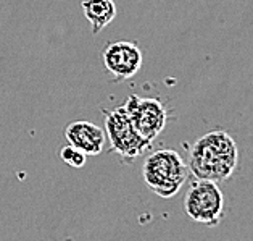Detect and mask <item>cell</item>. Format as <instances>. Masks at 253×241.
Segmentation results:
<instances>
[{
    "instance_id": "obj_4",
    "label": "cell",
    "mask_w": 253,
    "mask_h": 241,
    "mask_svg": "<svg viewBox=\"0 0 253 241\" xmlns=\"http://www.w3.org/2000/svg\"><path fill=\"white\" fill-rule=\"evenodd\" d=\"M184 207L192 220L205 225H216L223 217L224 196L214 181L197 180L190 184Z\"/></svg>"
},
{
    "instance_id": "obj_6",
    "label": "cell",
    "mask_w": 253,
    "mask_h": 241,
    "mask_svg": "<svg viewBox=\"0 0 253 241\" xmlns=\"http://www.w3.org/2000/svg\"><path fill=\"white\" fill-rule=\"evenodd\" d=\"M102 57L105 68L116 81L132 78L142 66V51L134 42L120 41L108 44Z\"/></svg>"
},
{
    "instance_id": "obj_1",
    "label": "cell",
    "mask_w": 253,
    "mask_h": 241,
    "mask_svg": "<svg viewBox=\"0 0 253 241\" xmlns=\"http://www.w3.org/2000/svg\"><path fill=\"white\" fill-rule=\"evenodd\" d=\"M239 162V151L234 138L223 131L214 129L197 139L189 156L187 169L197 180L223 181L236 170Z\"/></svg>"
},
{
    "instance_id": "obj_9",
    "label": "cell",
    "mask_w": 253,
    "mask_h": 241,
    "mask_svg": "<svg viewBox=\"0 0 253 241\" xmlns=\"http://www.w3.org/2000/svg\"><path fill=\"white\" fill-rule=\"evenodd\" d=\"M60 157L66 165L73 167V169H81V167H84V164H85V159H87V156H85L83 151L76 149V147H73L71 144L61 147Z\"/></svg>"
},
{
    "instance_id": "obj_8",
    "label": "cell",
    "mask_w": 253,
    "mask_h": 241,
    "mask_svg": "<svg viewBox=\"0 0 253 241\" xmlns=\"http://www.w3.org/2000/svg\"><path fill=\"white\" fill-rule=\"evenodd\" d=\"M81 7L84 16L90 23L92 34L100 33L116 16V5L113 0H83Z\"/></svg>"
},
{
    "instance_id": "obj_3",
    "label": "cell",
    "mask_w": 253,
    "mask_h": 241,
    "mask_svg": "<svg viewBox=\"0 0 253 241\" xmlns=\"http://www.w3.org/2000/svg\"><path fill=\"white\" fill-rule=\"evenodd\" d=\"M103 112L105 134L110 141L112 151L120 154L125 160H134L152 146L137 133L123 106L113 110H103Z\"/></svg>"
},
{
    "instance_id": "obj_5",
    "label": "cell",
    "mask_w": 253,
    "mask_h": 241,
    "mask_svg": "<svg viewBox=\"0 0 253 241\" xmlns=\"http://www.w3.org/2000/svg\"><path fill=\"white\" fill-rule=\"evenodd\" d=\"M123 109L126 110L129 120L137 129V133L152 144L158 138V134L166 126V109L158 99L152 97H139L131 94L125 102Z\"/></svg>"
},
{
    "instance_id": "obj_7",
    "label": "cell",
    "mask_w": 253,
    "mask_h": 241,
    "mask_svg": "<svg viewBox=\"0 0 253 241\" xmlns=\"http://www.w3.org/2000/svg\"><path fill=\"white\" fill-rule=\"evenodd\" d=\"M65 138L68 141V144L83 151L85 156H98L103 151L107 134L95 123L78 120V121H71L66 126Z\"/></svg>"
},
{
    "instance_id": "obj_2",
    "label": "cell",
    "mask_w": 253,
    "mask_h": 241,
    "mask_svg": "<svg viewBox=\"0 0 253 241\" xmlns=\"http://www.w3.org/2000/svg\"><path fill=\"white\" fill-rule=\"evenodd\" d=\"M189 169L179 152L172 149H160L152 152L144 160L142 177L153 193L165 199L176 196L186 183Z\"/></svg>"
}]
</instances>
